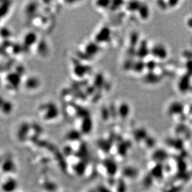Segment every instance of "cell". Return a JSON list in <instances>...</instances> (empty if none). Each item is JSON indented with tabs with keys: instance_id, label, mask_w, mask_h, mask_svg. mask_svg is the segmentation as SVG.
I'll return each mask as SVG.
<instances>
[{
	"instance_id": "obj_1",
	"label": "cell",
	"mask_w": 192,
	"mask_h": 192,
	"mask_svg": "<svg viewBox=\"0 0 192 192\" xmlns=\"http://www.w3.org/2000/svg\"><path fill=\"white\" fill-rule=\"evenodd\" d=\"M151 53L153 55L159 58V59H165L167 55V51L164 46L162 45L156 46L151 50Z\"/></svg>"
},
{
	"instance_id": "obj_2",
	"label": "cell",
	"mask_w": 192,
	"mask_h": 192,
	"mask_svg": "<svg viewBox=\"0 0 192 192\" xmlns=\"http://www.w3.org/2000/svg\"><path fill=\"white\" fill-rule=\"evenodd\" d=\"M183 111V106L181 103L178 102H175L172 103L169 107V113L171 114H177L181 113Z\"/></svg>"
},
{
	"instance_id": "obj_3",
	"label": "cell",
	"mask_w": 192,
	"mask_h": 192,
	"mask_svg": "<svg viewBox=\"0 0 192 192\" xmlns=\"http://www.w3.org/2000/svg\"><path fill=\"white\" fill-rule=\"evenodd\" d=\"M16 187V183L14 180L10 179L3 186V190L6 192H11Z\"/></svg>"
},
{
	"instance_id": "obj_4",
	"label": "cell",
	"mask_w": 192,
	"mask_h": 192,
	"mask_svg": "<svg viewBox=\"0 0 192 192\" xmlns=\"http://www.w3.org/2000/svg\"><path fill=\"white\" fill-rule=\"evenodd\" d=\"M13 164L11 160H7L3 164V170L5 172H10L13 170Z\"/></svg>"
}]
</instances>
